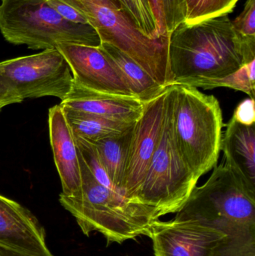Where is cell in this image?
Masks as SVG:
<instances>
[{"label": "cell", "instance_id": "6da1fadb", "mask_svg": "<svg viewBox=\"0 0 255 256\" xmlns=\"http://www.w3.org/2000/svg\"><path fill=\"white\" fill-rule=\"evenodd\" d=\"M169 60L172 84L223 78L255 60V37L241 36L229 14L184 22L169 34Z\"/></svg>", "mask_w": 255, "mask_h": 256}, {"label": "cell", "instance_id": "7a4b0ae2", "mask_svg": "<svg viewBox=\"0 0 255 256\" xmlns=\"http://www.w3.org/2000/svg\"><path fill=\"white\" fill-rule=\"evenodd\" d=\"M82 188L77 198L60 194L61 206L70 212L85 236L97 232L108 243L122 244L148 236L161 218L151 208L127 200L121 192L106 188L91 174L79 155Z\"/></svg>", "mask_w": 255, "mask_h": 256}, {"label": "cell", "instance_id": "3957f363", "mask_svg": "<svg viewBox=\"0 0 255 256\" xmlns=\"http://www.w3.org/2000/svg\"><path fill=\"white\" fill-rule=\"evenodd\" d=\"M172 134L180 154L199 180L217 166L223 136V112L214 96L184 84L169 86Z\"/></svg>", "mask_w": 255, "mask_h": 256}, {"label": "cell", "instance_id": "277c9868", "mask_svg": "<svg viewBox=\"0 0 255 256\" xmlns=\"http://www.w3.org/2000/svg\"><path fill=\"white\" fill-rule=\"evenodd\" d=\"M175 219L194 220L229 238L255 234V194L223 160L202 186H196Z\"/></svg>", "mask_w": 255, "mask_h": 256}, {"label": "cell", "instance_id": "5b68a950", "mask_svg": "<svg viewBox=\"0 0 255 256\" xmlns=\"http://www.w3.org/2000/svg\"><path fill=\"white\" fill-rule=\"evenodd\" d=\"M77 10L97 32L101 43L128 56L162 86L173 84L169 36L151 40L142 34L119 0H62Z\"/></svg>", "mask_w": 255, "mask_h": 256}, {"label": "cell", "instance_id": "8992f818", "mask_svg": "<svg viewBox=\"0 0 255 256\" xmlns=\"http://www.w3.org/2000/svg\"><path fill=\"white\" fill-rule=\"evenodd\" d=\"M0 32L9 43L32 50L55 49L59 44H101L91 26L66 20L46 0H1Z\"/></svg>", "mask_w": 255, "mask_h": 256}, {"label": "cell", "instance_id": "52a82bcc", "mask_svg": "<svg viewBox=\"0 0 255 256\" xmlns=\"http://www.w3.org/2000/svg\"><path fill=\"white\" fill-rule=\"evenodd\" d=\"M169 92L168 86L160 141L135 197L136 202L154 209L161 216L179 212L198 182L174 138Z\"/></svg>", "mask_w": 255, "mask_h": 256}, {"label": "cell", "instance_id": "ba28073f", "mask_svg": "<svg viewBox=\"0 0 255 256\" xmlns=\"http://www.w3.org/2000/svg\"><path fill=\"white\" fill-rule=\"evenodd\" d=\"M0 80L22 100L52 96L63 102L73 84L70 67L57 49L1 62Z\"/></svg>", "mask_w": 255, "mask_h": 256}, {"label": "cell", "instance_id": "9c48e42d", "mask_svg": "<svg viewBox=\"0 0 255 256\" xmlns=\"http://www.w3.org/2000/svg\"><path fill=\"white\" fill-rule=\"evenodd\" d=\"M166 92L167 87L157 97L144 103L142 115L133 126L122 186L124 196L133 202L137 203L135 197L160 141Z\"/></svg>", "mask_w": 255, "mask_h": 256}, {"label": "cell", "instance_id": "30bf717a", "mask_svg": "<svg viewBox=\"0 0 255 256\" xmlns=\"http://www.w3.org/2000/svg\"><path fill=\"white\" fill-rule=\"evenodd\" d=\"M148 237L155 256H217L226 234L194 220L154 222Z\"/></svg>", "mask_w": 255, "mask_h": 256}, {"label": "cell", "instance_id": "8fae6325", "mask_svg": "<svg viewBox=\"0 0 255 256\" xmlns=\"http://www.w3.org/2000/svg\"><path fill=\"white\" fill-rule=\"evenodd\" d=\"M55 49L65 58L78 85L98 92L135 97L100 46L59 44Z\"/></svg>", "mask_w": 255, "mask_h": 256}, {"label": "cell", "instance_id": "7c38bea8", "mask_svg": "<svg viewBox=\"0 0 255 256\" xmlns=\"http://www.w3.org/2000/svg\"><path fill=\"white\" fill-rule=\"evenodd\" d=\"M43 227L29 210L0 195V248L27 256H54Z\"/></svg>", "mask_w": 255, "mask_h": 256}, {"label": "cell", "instance_id": "4fadbf2b", "mask_svg": "<svg viewBox=\"0 0 255 256\" xmlns=\"http://www.w3.org/2000/svg\"><path fill=\"white\" fill-rule=\"evenodd\" d=\"M49 129L54 162L62 186L61 194L77 198L82 188L79 150L59 104L49 109Z\"/></svg>", "mask_w": 255, "mask_h": 256}, {"label": "cell", "instance_id": "5bb4252c", "mask_svg": "<svg viewBox=\"0 0 255 256\" xmlns=\"http://www.w3.org/2000/svg\"><path fill=\"white\" fill-rule=\"evenodd\" d=\"M60 106L89 112L114 121L135 123L142 115L144 103L135 97L115 96L87 90L73 81Z\"/></svg>", "mask_w": 255, "mask_h": 256}, {"label": "cell", "instance_id": "9a60e30c", "mask_svg": "<svg viewBox=\"0 0 255 256\" xmlns=\"http://www.w3.org/2000/svg\"><path fill=\"white\" fill-rule=\"evenodd\" d=\"M220 150L223 160L233 170L244 186L255 194V128L233 118L226 124Z\"/></svg>", "mask_w": 255, "mask_h": 256}, {"label": "cell", "instance_id": "2e32d148", "mask_svg": "<svg viewBox=\"0 0 255 256\" xmlns=\"http://www.w3.org/2000/svg\"><path fill=\"white\" fill-rule=\"evenodd\" d=\"M100 48L119 72L132 94L141 102H149L166 88L118 48L106 43H101Z\"/></svg>", "mask_w": 255, "mask_h": 256}, {"label": "cell", "instance_id": "e0dca14e", "mask_svg": "<svg viewBox=\"0 0 255 256\" xmlns=\"http://www.w3.org/2000/svg\"><path fill=\"white\" fill-rule=\"evenodd\" d=\"M61 108L73 136L85 138L88 141L95 142L118 135L130 129L135 124L114 121L100 116L64 106Z\"/></svg>", "mask_w": 255, "mask_h": 256}, {"label": "cell", "instance_id": "ac0fdd59", "mask_svg": "<svg viewBox=\"0 0 255 256\" xmlns=\"http://www.w3.org/2000/svg\"><path fill=\"white\" fill-rule=\"evenodd\" d=\"M133 128V126L118 135L91 142L97 148L102 164L112 184L123 195V182Z\"/></svg>", "mask_w": 255, "mask_h": 256}, {"label": "cell", "instance_id": "d6986e66", "mask_svg": "<svg viewBox=\"0 0 255 256\" xmlns=\"http://www.w3.org/2000/svg\"><path fill=\"white\" fill-rule=\"evenodd\" d=\"M255 60L243 66L241 68L228 76L220 78H193L183 80L175 84H184L195 88L213 90L216 88H229L241 91L255 99Z\"/></svg>", "mask_w": 255, "mask_h": 256}, {"label": "cell", "instance_id": "ffe728a7", "mask_svg": "<svg viewBox=\"0 0 255 256\" xmlns=\"http://www.w3.org/2000/svg\"><path fill=\"white\" fill-rule=\"evenodd\" d=\"M141 33L151 40L163 36L151 0H119Z\"/></svg>", "mask_w": 255, "mask_h": 256}, {"label": "cell", "instance_id": "44dd1931", "mask_svg": "<svg viewBox=\"0 0 255 256\" xmlns=\"http://www.w3.org/2000/svg\"><path fill=\"white\" fill-rule=\"evenodd\" d=\"M161 28L162 34L168 36L180 24L185 22L187 0H151Z\"/></svg>", "mask_w": 255, "mask_h": 256}, {"label": "cell", "instance_id": "7402d4cb", "mask_svg": "<svg viewBox=\"0 0 255 256\" xmlns=\"http://www.w3.org/2000/svg\"><path fill=\"white\" fill-rule=\"evenodd\" d=\"M186 22L194 24L202 20L233 12L239 0H187Z\"/></svg>", "mask_w": 255, "mask_h": 256}, {"label": "cell", "instance_id": "603a6c76", "mask_svg": "<svg viewBox=\"0 0 255 256\" xmlns=\"http://www.w3.org/2000/svg\"><path fill=\"white\" fill-rule=\"evenodd\" d=\"M74 137L79 155L93 176L106 188L121 192L112 184V182L109 179V176L102 164L97 148L94 146V143L85 140V138H81V137Z\"/></svg>", "mask_w": 255, "mask_h": 256}, {"label": "cell", "instance_id": "cb8c5ba5", "mask_svg": "<svg viewBox=\"0 0 255 256\" xmlns=\"http://www.w3.org/2000/svg\"><path fill=\"white\" fill-rule=\"evenodd\" d=\"M217 256H255V234L226 238Z\"/></svg>", "mask_w": 255, "mask_h": 256}, {"label": "cell", "instance_id": "d4e9b609", "mask_svg": "<svg viewBox=\"0 0 255 256\" xmlns=\"http://www.w3.org/2000/svg\"><path fill=\"white\" fill-rule=\"evenodd\" d=\"M235 30L244 37H255V0H247L244 10L232 20Z\"/></svg>", "mask_w": 255, "mask_h": 256}, {"label": "cell", "instance_id": "484cf974", "mask_svg": "<svg viewBox=\"0 0 255 256\" xmlns=\"http://www.w3.org/2000/svg\"><path fill=\"white\" fill-rule=\"evenodd\" d=\"M46 1L52 8H53L66 20L75 22V24H88L87 20L77 10L70 4L63 2L62 0H46Z\"/></svg>", "mask_w": 255, "mask_h": 256}, {"label": "cell", "instance_id": "4316f807", "mask_svg": "<svg viewBox=\"0 0 255 256\" xmlns=\"http://www.w3.org/2000/svg\"><path fill=\"white\" fill-rule=\"evenodd\" d=\"M232 118L244 126L255 124V99L250 98L241 102L235 109Z\"/></svg>", "mask_w": 255, "mask_h": 256}, {"label": "cell", "instance_id": "83f0119b", "mask_svg": "<svg viewBox=\"0 0 255 256\" xmlns=\"http://www.w3.org/2000/svg\"><path fill=\"white\" fill-rule=\"evenodd\" d=\"M22 102V99L0 80V112L4 106Z\"/></svg>", "mask_w": 255, "mask_h": 256}, {"label": "cell", "instance_id": "f1b7e54d", "mask_svg": "<svg viewBox=\"0 0 255 256\" xmlns=\"http://www.w3.org/2000/svg\"><path fill=\"white\" fill-rule=\"evenodd\" d=\"M0 256H27L0 248Z\"/></svg>", "mask_w": 255, "mask_h": 256}]
</instances>
